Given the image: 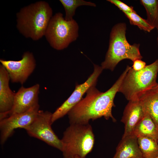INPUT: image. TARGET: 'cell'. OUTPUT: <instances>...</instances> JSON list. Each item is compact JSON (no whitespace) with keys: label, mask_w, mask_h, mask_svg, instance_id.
I'll use <instances>...</instances> for the list:
<instances>
[{"label":"cell","mask_w":158,"mask_h":158,"mask_svg":"<svg viewBox=\"0 0 158 158\" xmlns=\"http://www.w3.org/2000/svg\"><path fill=\"white\" fill-rule=\"evenodd\" d=\"M10 78L5 67L0 65V120L7 117L13 106L16 93L10 88Z\"/></svg>","instance_id":"obj_13"},{"label":"cell","mask_w":158,"mask_h":158,"mask_svg":"<svg viewBox=\"0 0 158 158\" xmlns=\"http://www.w3.org/2000/svg\"><path fill=\"white\" fill-rule=\"evenodd\" d=\"M51 112L39 110L32 122L24 129L30 136L39 139L61 151L62 145L52 129Z\"/></svg>","instance_id":"obj_7"},{"label":"cell","mask_w":158,"mask_h":158,"mask_svg":"<svg viewBox=\"0 0 158 158\" xmlns=\"http://www.w3.org/2000/svg\"><path fill=\"white\" fill-rule=\"evenodd\" d=\"M126 24L120 22L112 28L109 35V45L104 61L101 64L103 69L114 70L121 61L129 59L133 62L142 58L140 50V44H130L127 40Z\"/></svg>","instance_id":"obj_3"},{"label":"cell","mask_w":158,"mask_h":158,"mask_svg":"<svg viewBox=\"0 0 158 158\" xmlns=\"http://www.w3.org/2000/svg\"><path fill=\"white\" fill-rule=\"evenodd\" d=\"M107 1L114 5L123 12H136L133 7L129 6L119 0H107Z\"/></svg>","instance_id":"obj_21"},{"label":"cell","mask_w":158,"mask_h":158,"mask_svg":"<svg viewBox=\"0 0 158 158\" xmlns=\"http://www.w3.org/2000/svg\"><path fill=\"white\" fill-rule=\"evenodd\" d=\"M40 87L38 84L27 88L22 86L16 93L13 106L6 117L13 114L26 112L39 104Z\"/></svg>","instance_id":"obj_11"},{"label":"cell","mask_w":158,"mask_h":158,"mask_svg":"<svg viewBox=\"0 0 158 158\" xmlns=\"http://www.w3.org/2000/svg\"><path fill=\"white\" fill-rule=\"evenodd\" d=\"M0 62L7 70L11 82L21 84L25 82L36 66L33 54L28 51L24 53L21 59L19 60L1 59Z\"/></svg>","instance_id":"obj_9"},{"label":"cell","mask_w":158,"mask_h":158,"mask_svg":"<svg viewBox=\"0 0 158 158\" xmlns=\"http://www.w3.org/2000/svg\"><path fill=\"white\" fill-rule=\"evenodd\" d=\"M157 32H158V35H157V45L158 46V30H157Z\"/></svg>","instance_id":"obj_23"},{"label":"cell","mask_w":158,"mask_h":158,"mask_svg":"<svg viewBox=\"0 0 158 158\" xmlns=\"http://www.w3.org/2000/svg\"><path fill=\"white\" fill-rule=\"evenodd\" d=\"M145 113L139 99L129 101L123 113L121 121L125 125L122 138L134 134V129L144 116Z\"/></svg>","instance_id":"obj_12"},{"label":"cell","mask_w":158,"mask_h":158,"mask_svg":"<svg viewBox=\"0 0 158 158\" xmlns=\"http://www.w3.org/2000/svg\"><path fill=\"white\" fill-rule=\"evenodd\" d=\"M130 68L127 65L112 86L105 92L99 91L95 85L90 87L86 92L85 97L68 114L70 124H88L90 120H94L102 117L107 120L111 118L115 121L112 114V107L115 106L114 99Z\"/></svg>","instance_id":"obj_1"},{"label":"cell","mask_w":158,"mask_h":158,"mask_svg":"<svg viewBox=\"0 0 158 158\" xmlns=\"http://www.w3.org/2000/svg\"><path fill=\"white\" fill-rule=\"evenodd\" d=\"M61 141L63 158H85L93 149L95 136L89 123L70 124Z\"/></svg>","instance_id":"obj_4"},{"label":"cell","mask_w":158,"mask_h":158,"mask_svg":"<svg viewBox=\"0 0 158 158\" xmlns=\"http://www.w3.org/2000/svg\"><path fill=\"white\" fill-rule=\"evenodd\" d=\"M123 13L129 20L130 24L137 26L140 30L150 32L154 29L146 19L141 18L136 12Z\"/></svg>","instance_id":"obj_20"},{"label":"cell","mask_w":158,"mask_h":158,"mask_svg":"<svg viewBox=\"0 0 158 158\" xmlns=\"http://www.w3.org/2000/svg\"><path fill=\"white\" fill-rule=\"evenodd\" d=\"M94 70L83 83L76 85L75 88L69 97L52 114V124L67 114L83 98L85 93L91 87L96 85L98 77L103 70L102 67L94 64Z\"/></svg>","instance_id":"obj_8"},{"label":"cell","mask_w":158,"mask_h":158,"mask_svg":"<svg viewBox=\"0 0 158 158\" xmlns=\"http://www.w3.org/2000/svg\"><path fill=\"white\" fill-rule=\"evenodd\" d=\"M79 26L74 19L66 20L58 12L51 18L44 36L50 46L58 50L67 48L78 37Z\"/></svg>","instance_id":"obj_6"},{"label":"cell","mask_w":158,"mask_h":158,"mask_svg":"<svg viewBox=\"0 0 158 158\" xmlns=\"http://www.w3.org/2000/svg\"><path fill=\"white\" fill-rule=\"evenodd\" d=\"M155 158H158V156L157 157H156Z\"/></svg>","instance_id":"obj_25"},{"label":"cell","mask_w":158,"mask_h":158,"mask_svg":"<svg viewBox=\"0 0 158 158\" xmlns=\"http://www.w3.org/2000/svg\"><path fill=\"white\" fill-rule=\"evenodd\" d=\"M59 1L63 6L65 11V19L66 20H72L75 14L76 9L83 5L96 7V4L90 1L83 0H60Z\"/></svg>","instance_id":"obj_19"},{"label":"cell","mask_w":158,"mask_h":158,"mask_svg":"<svg viewBox=\"0 0 158 158\" xmlns=\"http://www.w3.org/2000/svg\"><path fill=\"white\" fill-rule=\"evenodd\" d=\"M157 143H158V139H157Z\"/></svg>","instance_id":"obj_24"},{"label":"cell","mask_w":158,"mask_h":158,"mask_svg":"<svg viewBox=\"0 0 158 158\" xmlns=\"http://www.w3.org/2000/svg\"><path fill=\"white\" fill-rule=\"evenodd\" d=\"M52 13L50 5L44 1L25 6L16 13L17 29L25 37L38 40L44 36Z\"/></svg>","instance_id":"obj_2"},{"label":"cell","mask_w":158,"mask_h":158,"mask_svg":"<svg viewBox=\"0 0 158 158\" xmlns=\"http://www.w3.org/2000/svg\"><path fill=\"white\" fill-rule=\"evenodd\" d=\"M39 104L28 111L11 115L0 120V142L4 144L13 134L15 129L24 128L29 125L35 118L39 111Z\"/></svg>","instance_id":"obj_10"},{"label":"cell","mask_w":158,"mask_h":158,"mask_svg":"<svg viewBox=\"0 0 158 158\" xmlns=\"http://www.w3.org/2000/svg\"><path fill=\"white\" fill-rule=\"evenodd\" d=\"M132 66V68L135 71H140L145 68L146 66L145 62L141 59H137L133 62Z\"/></svg>","instance_id":"obj_22"},{"label":"cell","mask_w":158,"mask_h":158,"mask_svg":"<svg viewBox=\"0 0 158 158\" xmlns=\"http://www.w3.org/2000/svg\"><path fill=\"white\" fill-rule=\"evenodd\" d=\"M139 100L144 112L150 116L158 127V84Z\"/></svg>","instance_id":"obj_15"},{"label":"cell","mask_w":158,"mask_h":158,"mask_svg":"<svg viewBox=\"0 0 158 158\" xmlns=\"http://www.w3.org/2000/svg\"><path fill=\"white\" fill-rule=\"evenodd\" d=\"M113 158H144L138 145L137 136L133 134L122 138Z\"/></svg>","instance_id":"obj_14"},{"label":"cell","mask_w":158,"mask_h":158,"mask_svg":"<svg viewBox=\"0 0 158 158\" xmlns=\"http://www.w3.org/2000/svg\"><path fill=\"white\" fill-rule=\"evenodd\" d=\"M142 119L135 127L133 134L153 139L157 141L158 138V127L150 116L145 112Z\"/></svg>","instance_id":"obj_16"},{"label":"cell","mask_w":158,"mask_h":158,"mask_svg":"<svg viewBox=\"0 0 158 158\" xmlns=\"http://www.w3.org/2000/svg\"><path fill=\"white\" fill-rule=\"evenodd\" d=\"M146 12L148 23L154 29L158 30V0H140Z\"/></svg>","instance_id":"obj_18"},{"label":"cell","mask_w":158,"mask_h":158,"mask_svg":"<svg viewBox=\"0 0 158 158\" xmlns=\"http://www.w3.org/2000/svg\"><path fill=\"white\" fill-rule=\"evenodd\" d=\"M158 59L139 71L130 66L124 78L118 92L128 100L139 99L158 84Z\"/></svg>","instance_id":"obj_5"},{"label":"cell","mask_w":158,"mask_h":158,"mask_svg":"<svg viewBox=\"0 0 158 158\" xmlns=\"http://www.w3.org/2000/svg\"><path fill=\"white\" fill-rule=\"evenodd\" d=\"M137 137L138 145L144 158H155L158 156V143L156 140L142 136Z\"/></svg>","instance_id":"obj_17"}]
</instances>
